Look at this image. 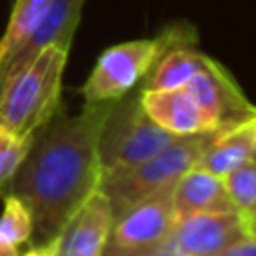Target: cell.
Returning <instances> with one entry per match:
<instances>
[{
  "label": "cell",
  "instance_id": "1",
  "mask_svg": "<svg viewBox=\"0 0 256 256\" xmlns=\"http://www.w3.org/2000/svg\"><path fill=\"white\" fill-rule=\"evenodd\" d=\"M112 104H84L74 116L60 108L34 134L24 162L2 190L20 198L30 210L28 244L58 238L86 200L98 192L102 180L98 144Z\"/></svg>",
  "mask_w": 256,
  "mask_h": 256
},
{
  "label": "cell",
  "instance_id": "27",
  "mask_svg": "<svg viewBox=\"0 0 256 256\" xmlns=\"http://www.w3.org/2000/svg\"><path fill=\"white\" fill-rule=\"evenodd\" d=\"M254 162H256V154H254Z\"/></svg>",
  "mask_w": 256,
  "mask_h": 256
},
{
  "label": "cell",
  "instance_id": "13",
  "mask_svg": "<svg viewBox=\"0 0 256 256\" xmlns=\"http://www.w3.org/2000/svg\"><path fill=\"white\" fill-rule=\"evenodd\" d=\"M252 120L254 118L236 124L232 128H220L212 138V142L204 148L196 166L222 178L228 172L242 166L244 162L252 160L254 158Z\"/></svg>",
  "mask_w": 256,
  "mask_h": 256
},
{
  "label": "cell",
  "instance_id": "4",
  "mask_svg": "<svg viewBox=\"0 0 256 256\" xmlns=\"http://www.w3.org/2000/svg\"><path fill=\"white\" fill-rule=\"evenodd\" d=\"M218 130L174 138L160 152L148 160L114 172H102L100 192L108 198L114 218L120 216L134 202L158 192L160 188L174 184L186 170L198 164L204 148L212 142Z\"/></svg>",
  "mask_w": 256,
  "mask_h": 256
},
{
  "label": "cell",
  "instance_id": "24",
  "mask_svg": "<svg viewBox=\"0 0 256 256\" xmlns=\"http://www.w3.org/2000/svg\"><path fill=\"white\" fill-rule=\"evenodd\" d=\"M246 230L252 238H256V216H246Z\"/></svg>",
  "mask_w": 256,
  "mask_h": 256
},
{
  "label": "cell",
  "instance_id": "23",
  "mask_svg": "<svg viewBox=\"0 0 256 256\" xmlns=\"http://www.w3.org/2000/svg\"><path fill=\"white\" fill-rule=\"evenodd\" d=\"M18 254H20L18 246L12 244L8 238H4V236L0 234V256H18Z\"/></svg>",
  "mask_w": 256,
  "mask_h": 256
},
{
  "label": "cell",
  "instance_id": "22",
  "mask_svg": "<svg viewBox=\"0 0 256 256\" xmlns=\"http://www.w3.org/2000/svg\"><path fill=\"white\" fill-rule=\"evenodd\" d=\"M102 256H142V254H140V252H134V250H126V248L114 244L112 240H108V244H106Z\"/></svg>",
  "mask_w": 256,
  "mask_h": 256
},
{
  "label": "cell",
  "instance_id": "12",
  "mask_svg": "<svg viewBox=\"0 0 256 256\" xmlns=\"http://www.w3.org/2000/svg\"><path fill=\"white\" fill-rule=\"evenodd\" d=\"M234 210L222 178L200 168L192 166L174 182V214L176 220L200 214V212H222Z\"/></svg>",
  "mask_w": 256,
  "mask_h": 256
},
{
  "label": "cell",
  "instance_id": "7",
  "mask_svg": "<svg viewBox=\"0 0 256 256\" xmlns=\"http://www.w3.org/2000/svg\"><path fill=\"white\" fill-rule=\"evenodd\" d=\"M174 222V184H168L116 216L110 240L126 250L142 254L164 240L172 232Z\"/></svg>",
  "mask_w": 256,
  "mask_h": 256
},
{
  "label": "cell",
  "instance_id": "18",
  "mask_svg": "<svg viewBox=\"0 0 256 256\" xmlns=\"http://www.w3.org/2000/svg\"><path fill=\"white\" fill-rule=\"evenodd\" d=\"M34 136H20L0 124V194L24 162Z\"/></svg>",
  "mask_w": 256,
  "mask_h": 256
},
{
  "label": "cell",
  "instance_id": "14",
  "mask_svg": "<svg viewBox=\"0 0 256 256\" xmlns=\"http://www.w3.org/2000/svg\"><path fill=\"white\" fill-rule=\"evenodd\" d=\"M206 54L194 48V44H182L170 48L146 76L140 88L148 90H178L184 88L192 76L202 68Z\"/></svg>",
  "mask_w": 256,
  "mask_h": 256
},
{
  "label": "cell",
  "instance_id": "11",
  "mask_svg": "<svg viewBox=\"0 0 256 256\" xmlns=\"http://www.w3.org/2000/svg\"><path fill=\"white\" fill-rule=\"evenodd\" d=\"M140 102L146 114L160 128H164L168 134L176 138L212 130L206 118L202 116L200 108L184 88H178V90L140 88Z\"/></svg>",
  "mask_w": 256,
  "mask_h": 256
},
{
  "label": "cell",
  "instance_id": "6",
  "mask_svg": "<svg viewBox=\"0 0 256 256\" xmlns=\"http://www.w3.org/2000/svg\"><path fill=\"white\" fill-rule=\"evenodd\" d=\"M212 130L232 128L256 116V106L244 96L234 78L210 56L184 86Z\"/></svg>",
  "mask_w": 256,
  "mask_h": 256
},
{
  "label": "cell",
  "instance_id": "9",
  "mask_svg": "<svg viewBox=\"0 0 256 256\" xmlns=\"http://www.w3.org/2000/svg\"><path fill=\"white\" fill-rule=\"evenodd\" d=\"M84 2L86 0H52L42 22L36 26V30L28 36V40L20 46V50L12 56V60L4 68V72L0 76V84L8 76H12V74L20 72L24 66H28L44 48H48L52 44L70 50L74 32H76L80 16H82Z\"/></svg>",
  "mask_w": 256,
  "mask_h": 256
},
{
  "label": "cell",
  "instance_id": "26",
  "mask_svg": "<svg viewBox=\"0 0 256 256\" xmlns=\"http://www.w3.org/2000/svg\"><path fill=\"white\" fill-rule=\"evenodd\" d=\"M244 216H256V204H254V206H252V210H250L248 214H244Z\"/></svg>",
  "mask_w": 256,
  "mask_h": 256
},
{
  "label": "cell",
  "instance_id": "15",
  "mask_svg": "<svg viewBox=\"0 0 256 256\" xmlns=\"http://www.w3.org/2000/svg\"><path fill=\"white\" fill-rule=\"evenodd\" d=\"M50 4L52 0H14L6 30L0 36V76L12 56L42 22Z\"/></svg>",
  "mask_w": 256,
  "mask_h": 256
},
{
  "label": "cell",
  "instance_id": "25",
  "mask_svg": "<svg viewBox=\"0 0 256 256\" xmlns=\"http://www.w3.org/2000/svg\"><path fill=\"white\" fill-rule=\"evenodd\" d=\"M252 142H254V154H256V116L252 120Z\"/></svg>",
  "mask_w": 256,
  "mask_h": 256
},
{
  "label": "cell",
  "instance_id": "3",
  "mask_svg": "<svg viewBox=\"0 0 256 256\" xmlns=\"http://www.w3.org/2000/svg\"><path fill=\"white\" fill-rule=\"evenodd\" d=\"M194 28L174 24L154 38L128 40L106 48L80 88L84 104L116 102L130 90L138 88L170 48L194 44Z\"/></svg>",
  "mask_w": 256,
  "mask_h": 256
},
{
  "label": "cell",
  "instance_id": "20",
  "mask_svg": "<svg viewBox=\"0 0 256 256\" xmlns=\"http://www.w3.org/2000/svg\"><path fill=\"white\" fill-rule=\"evenodd\" d=\"M214 256H256V238L246 234V236L232 242L230 246H226L224 250H220Z\"/></svg>",
  "mask_w": 256,
  "mask_h": 256
},
{
  "label": "cell",
  "instance_id": "16",
  "mask_svg": "<svg viewBox=\"0 0 256 256\" xmlns=\"http://www.w3.org/2000/svg\"><path fill=\"white\" fill-rule=\"evenodd\" d=\"M0 234L18 248L28 244L32 238V216L26 204L14 194H2L0 212Z\"/></svg>",
  "mask_w": 256,
  "mask_h": 256
},
{
  "label": "cell",
  "instance_id": "8",
  "mask_svg": "<svg viewBox=\"0 0 256 256\" xmlns=\"http://www.w3.org/2000/svg\"><path fill=\"white\" fill-rule=\"evenodd\" d=\"M246 234V216L238 210L190 214L172 228V236L188 256H214Z\"/></svg>",
  "mask_w": 256,
  "mask_h": 256
},
{
  "label": "cell",
  "instance_id": "2",
  "mask_svg": "<svg viewBox=\"0 0 256 256\" xmlns=\"http://www.w3.org/2000/svg\"><path fill=\"white\" fill-rule=\"evenodd\" d=\"M62 46L44 48L28 66L0 84V124L20 136H34L60 110L62 76L68 62Z\"/></svg>",
  "mask_w": 256,
  "mask_h": 256
},
{
  "label": "cell",
  "instance_id": "5",
  "mask_svg": "<svg viewBox=\"0 0 256 256\" xmlns=\"http://www.w3.org/2000/svg\"><path fill=\"white\" fill-rule=\"evenodd\" d=\"M174 138L146 114L140 88H134L112 104L104 122L98 144L102 172L132 168L160 152Z\"/></svg>",
  "mask_w": 256,
  "mask_h": 256
},
{
  "label": "cell",
  "instance_id": "21",
  "mask_svg": "<svg viewBox=\"0 0 256 256\" xmlns=\"http://www.w3.org/2000/svg\"><path fill=\"white\" fill-rule=\"evenodd\" d=\"M58 246H60V236L44 244H30V248L18 256H58Z\"/></svg>",
  "mask_w": 256,
  "mask_h": 256
},
{
  "label": "cell",
  "instance_id": "10",
  "mask_svg": "<svg viewBox=\"0 0 256 256\" xmlns=\"http://www.w3.org/2000/svg\"><path fill=\"white\" fill-rule=\"evenodd\" d=\"M114 224L108 198L98 190L74 214L60 234L58 256H102Z\"/></svg>",
  "mask_w": 256,
  "mask_h": 256
},
{
  "label": "cell",
  "instance_id": "17",
  "mask_svg": "<svg viewBox=\"0 0 256 256\" xmlns=\"http://www.w3.org/2000/svg\"><path fill=\"white\" fill-rule=\"evenodd\" d=\"M224 190L234 206V210L248 214L256 204V162L254 158L238 166L236 170L222 176Z\"/></svg>",
  "mask_w": 256,
  "mask_h": 256
},
{
  "label": "cell",
  "instance_id": "19",
  "mask_svg": "<svg viewBox=\"0 0 256 256\" xmlns=\"http://www.w3.org/2000/svg\"><path fill=\"white\" fill-rule=\"evenodd\" d=\"M142 256H188V254L180 248V244L176 242V238L170 232L164 240H160L158 244H154L152 248L142 252Z\"/></svg>",
  "mask_w": 256,
  "mask_h": 256
}]
</instances>
